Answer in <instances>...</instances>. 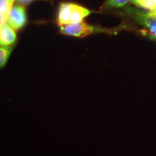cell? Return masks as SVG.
Listing matches in <instances>:
<instances>
[{
	"instance_id": "cell-1",
	"label": "cell",
	"mask_w": 156,
	"mask_h": 156,
	"mask_svg": "<svg viewBox=\"0 0 156 156\" xmlns=\"http://www.w3.org/2000/svg\"><path fill=\"white\" fill-rule=\"evenodd\" d=\"M91 13L90 9L83 6L71 2H63L59 6L57 23L60 27L83 22Z\"/></svg>"
},
{
	"instance_id": "cell-2",
	"label": "cell",
	"mask_w": 156,
	"mask_h": 156,
	"mask_svg": "<svg viewBox=\"0 0 156 156\" xmlns=\"http://www.w3.org/2000/svg\"><path fill=\"white\" fill-rule=\"evenodd\" d=\"M107 29L98 28V27L90 25L85 22L75 23V24L67 25L60 27V32L66 36L83 38L89 35L97 34V33L109 32Z\"/></svg>"
},
{
	"instance_id": "cell-3",
	"label": "cell",
	"mask_w": 156,
	"mask_h": 156,
	"mask_svg": "<svg viewBox=\"0 0 156 156\" xmlns=\"http://www.w3.org/2000/svg\"><path fill=\"white\" fill-rule=\"evenodd\" d=\"M125 11L132 19L142 25L148 31L150 36L156 41V17L132 7H126Z\"/></svg>"
},
{
	"instance_id": "cell-4",
	"label": "cell",
	"mask_w": 156,
	"mask_h": 156,
	"mask_svg": "<svg viewBox=\"0 0 156 156\" xmlns=\"http://www.w3.org/2000/svg\"><path fill=\"white\" fill-rule=\"evenodd\" d=\"M26 23L27 15L24 6L13 5L7 17V24L15 30H18L23 28Z\"/></svg>"
},
{
	"instance_id": "cell-5",
	"label": "cell",
	"mask_w": 156,
	"mask_h": 156,
	"mask_svg": "<svg viewBox=\"0 0 156 156\" xmlns=\"http://www.w3.org/2000/svg\"><path fill=\"white\" fill-rule=\"evenodd\" d=\"M17 34L7 23L0 25V46H12L16 42Z\"/></svg>"
},
{
	"instance_id": "cell-6",
	"label": "cell",
	"mask_w": 156,
	"mask_h": 156,
	"mask_svg": "<svg viewBox=\"0 0 156 156\" xmlns=\"http://www.w3.org/2000/svg\"><path fill=\"white\" fill-rule=\"evenodd\" d=\"M12 51V46H0V68L5 67Z\"/></svg>"
},
{
	"instance_id": "cell-7",
	"label": "cell",
	"mask_w": 156,
	"mask_h": 156,
	"mask_svg": "<svg viewBox=\"0 0 156 156\" xmlns=\"http://www.w3.org/2000/svg\"><path fill=\"white\" fill-rule=\"evenodd\" d=\"M132 3L148 11L153 10L156 7V0H133Z\"/></svg>"
},
{
	"instance_id": "cell-8",
	"label": "cell",
	"mask_w": 156,
	"mask_h": 156,
	"mask_svg": "<svg viewBox=\"0 0 156 156\" xmlns=\"http://www.w3.org/2000/svg\"><path fill=\"white\" fill-rule=\"evenodd\" d=\"M133 0H107L104 7L106 8H120L127 5L128 3L132 2Z\"/></svg>"
},
{
	"instance_id": "cell-9",
	"label": "cell",
	"mask_w": 156,
	"mask_h": 156,
	"mask_svg": "<svg viewBox=\"0 0 156 156\" xmlns=\"http://www.w3.org/2000/svg\"><path fill=\"white\" fill-rule=\"evenodd\" d=\"M12 6L13 4H12L8 0H0V12L4 15L7 20Z\"/></svg>"
},
{
	"instance_id": "cell-10",
	"label": "cell",
	"mask_w": 156,
	"mask_h": 156,
	"mask_svg": "<svg viewBox=\"0 0 156 156\" xmlns=\"http://www.w3.org/2000/svg\"><path fill=\"white\" fill-rule=\"evenodd\" d=\"M16 1L18 2L19 4H20L21 5H28V4H29L30 2H31L34 1V0H16Z\"/></svg>"
},
{
	"instance_id": "cell-11",
	"label": "cell",
	"mask_w": 156,
	"mask_h": 156,
	"mask_svg": "<svg viewBox=\"0 0 156 156\" xmlns=\"http://www.w3.org/2000/svg\"><path fill=\"white\" fill-rule=\"evenodd\" d=\"M5 23H7V18L4 16V15L0 12V25Z\"/></svg>"
},
{
	"instance_id": "cell-12",
	"label": "cell",
	"mask_w": 156,
	"mask_h": 156,
	"mask_svg": "<svg viewBox=\"0 0 156 156\" xmlns=\"http://www.w3.org/2000/svg\"><path fill=\"white\" fill-rule=\"evenodd\" d=\"M147 12L149 13L150 15H153V16L156 17V7H155V9H153V10H152V11H148Z\"/></svg>"
},
{
	"instance_id": "cell-13",
	"label": "cell",
	"mask_w": 156,
	"mask_h": 156,
	"mask_svg": "<svg viewBox=\"0 0 156 156\" xmlns=\"http://www.w3.org/2000/svg\"><path fill=\"white\" fill-rule=\"evenodd\" d=\"M9 2H10L12 3V4H14V2H15V0H8Z\"/></svg>"
}]
</instances>
